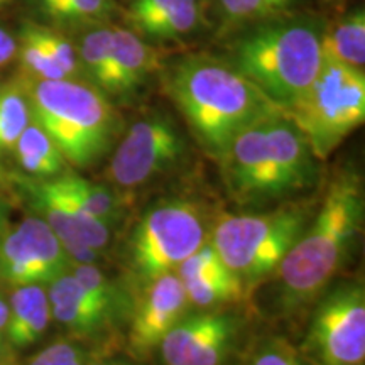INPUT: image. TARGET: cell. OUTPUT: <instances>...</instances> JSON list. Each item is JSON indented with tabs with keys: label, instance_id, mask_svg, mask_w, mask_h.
I'll list each match as a JSON object with an SVG mask.
<instances>
[{
	"label": "cell",
	"instance_id": "8",
	"mask_svg": "<svg viewBox=\"0 0 365 365\" xmlns=\"http://www.w3.org/2000/svg\"><path fill=\"white\" fill-rule=\"evenodd\" d=\"M213 222L200 203L173 198L150 207L127 242V264L140 287L168 272L207 244Z\"/></svg>",
	"mask_w": 365,
	"mask_h": 365
},
{
	"label": "cell",
	"instance_id": "4",
	"mask_svg": "<svg viewBox=\"0 0 365 365\" xmlns=\"http://www.w3.org/2000/svg\"><path fill=\"white\" fill-rule=\"evenodd\" d=\"M31 120L38 124L76 168H90L112 149L120 117L95 85L73 78L21 81Z\"/></svg>",
	"mask_w": 365,
	"mask_h": 365
},
{
	"label": "cell",
	"instance_id": "1",
	"mask_svg": "<svg viewBox=\"0 0 365 365\" xmlns=\"http://www.w3.org/2000/svg\"><path fill=\"white\" fill-rule=\"evenodd\" d=\"M362 222V180L355 171H341L328 182L317 217L274 271L286 312L293 313L325 293L349 261Z\"/></svg>",
	"mask_w": 365,
	"mask_h": 365
},
{
	"label": "cell",
	"instance_id": "15",
	"mask_svg": "<svg viewBox=\"0 0 365 365\" xmlns=\"http://www.w3.org/2000/svg\"><path fill=\"white\" fill-rule=\"evenodd\" d=\"M48 298L51 317L80 339L100 335L115 319L76 281L71 271L49 282Z\"/></svg>",
	"mask_w": 365,
	"mask_h": 365
},
{
	"label": "cell",
	"instance_id": "6",
	"mask_svg": "<svg viewBox=\"0 0 365 365\" xmlns=\"http://www.w3.org/2000/svg\"><path fill=\"white\" fill-rule=\"evenodd\" d=\"M308 222V212L298 207L223 213L213 222L210 242L247 294L255 284L272 276Z\"/></svg>",
	"mask_w": 365,
	"mask_h": 365
},
{
	"label": "cell",
	"instance_id": "35",
	"mask_svg": "<svg viewBox=\"0 0 365 365\" xmlns=\"http://www.w3.org/2000/svg\"><path fill=\"white\" fill-rule=\"evenodd\" d=\"M85 365H129L124 360H88Z\"/></svg>",
	"mask_w": 365,
	"mask_h": 365
},
{
	"label": "cell",
	"instance_id": "12",
	"mask_svg": "<svg viewBox=\"0 0 365 365\" xmlns=\"http://www.w3.org/2000/svg\"><path fill=\"white\" fill-rule=\"evenodd\" d=\"M71 267L61 242L41 217H27L0 237V279L14 287L49 284Z\"/></svg>",
	"mask_w": 365,
	"mask_h": 365
},
{
	"label": "cell",
	"instance_id": "9",
	"mask_svg": "<svg viewBox=\"0 0 365 365\" xmlns=\"http://www.w3.org/2000/svg\"><path fill=\"white\" fill-rule=\"evenodd\" d=\"M304 350L317 365H365V289L357 281L325 291Z\"/></svg>",
	"mask_w": 365,
	"mask_h": 365
},
{
	"label": "cell",
	"instance_id": "10",
	"mask_svg": "<svg viewBox=\"0 0 365 365\" xmlns=\"http://www.w3.org/2000/svg\"><path fill=\"white\" fill-rule=\"evenodd\" d=\"M186 140L168 115L137 120L113 150L105 170V181L113 190H137L181 163Z\"/></svg>",
	"mask_w": 365,
	"mask_h": 365
},
{
	"label": "cell",
	"instance_id": "20",
	"mask_svg": "<svg viewBox=\"0 0 365 365\" xmlns=\"http://www.w3.org/2000/svg\"><path fill=\"white\" fill-rule=\"evenodd\" d=\"M14 149L22 170L36 178H54L65 171L66 159L61 150L33 120L17 139Z\"/></svg>",
	"mask_w": 365,
	"mask_h": 365
},
{
	"label": "cell",
	"instance_id": "30",
	"mask_svg": "<svg viewBox=\"0 0 365 365\" xmlns=\"http://www.w3.org/2000/svg\"><path fill=\"white\" fill-rule=\"evenodd\" d=\"M247 365H304L289 341L281 336L264 339L255 346Z\"/></svg>",
	"mask_w": 365,
	"mask_h": 365
},
{
	"label": "cell",
	"instance_id": "19",
	"mask_svg": "<svg viewBox=\"0 0 365 365\" xmlns=\"http://www.w3.org/2000/svg\"><path fill=\"white\" fill-rule=\"evenodd\" d=\"M54 178H56L59 185H61L68 193L75 196L76 202H78L91 217L107 223L108 227L120 222L122 215H124L125 202L124 198L117 193V190H113L112 186L102 185V182H93L73 171L61 173V175Z\"/></svg>",
	"mask_w": 365,
	"mask_h": 365
},
{
	"label": "cell",
	"instance_id": "31",
	"mask_svg": "<svg viewBox=\"0 0 365 365\" xmlns=\"http://www.w3.org/2000/svg\"><path fill=\"white\" fill-rule=\"evenodd\" d=\"M90 360V352L81 345L70 341H58L46 346L27 365H85Z\"/></svg>",
	"mask_w": 365,
	"mask_h": 365
},
{
	"label": "cell",
	"instance_id": "27",
	"mask_svg": "<svg viewBox=\"0 0 365 365\" xmlns=\"http://www.w3.org/2000/svg\"><path fill=\"white\" fill-rule=\"evenodd\" d=\"M296 0H218L222 24L240 26L284 12Z\"/></svg>",
	"mask_w": 365,
	"mask_h": 365
},
{
	"label": "cell",
	"instance_id": "33",
	"mask_svg": "<svg viewBox=\"0 0 365 365\" xmlns=\"http://www.w3.org/2000/svg\"><path fill=\"white\" fill-rule=\"evenodd\" d=\"M7 319H9V304L0 298V349H2L4 340H6Z\"/></svg>",
	"mask_w": 365,
	"mask_h": 365
},
{
	"label": "cell",
	"instance_id": "26",
	"mask_svg": "<svg viewBox=\"0 0 365 365\" xmlns=\"http://www.w3.org/2000/svg\"><path fill=\"white\" fill-rule=\"evenodd\" d=\"M182 286H185L188 303L202 309L218 308L220 304L239 301L242 296H245L244 286L234 274L215 277V279L182 282Z\"/></svg>",
	"mask_w": 365,
	"mask_h": 365
},
{
	"label": "cell",
	"instance_id": "17",
	"mask_svg": "<svg viewBox=\"0 0 365 365\" xmlns=\"http://www.w3.org/2000/svg\"><path fill=\"white\" fill-rule=\"evenodd\" d=\"M156 68V53L130 29H112V93H134Z\"/></svg>",
	"mask_w": 365,
	"mask_h": 365
},
{
	"label": "cell",
	"instance_id": "13",
	"mask_svg": "<svg viewBox=\"0 0 365 365\" xmlns=\"http://www.w3.org/2000/svg\"><path fill=\"white\" fill-rule=\"evenodd\" d=\"M239 319L220 308L182 317L159 344L164 365H223L234 346Z\"/></svg>",
	"mask_w": 365,
	"mask_h": 365
},
{
	"label": "cell",
	"instance_id": "36",
	"mask_svg": "<svg viewBox=\"0 0 365 365\" xmlns=\"http://www.w3.org/2000/svg\"><path fill=\"white\" fill-rule=\"evenodd\" d=\"M4 180V171H2V168H0V181Z\"/></svg>",
	"mask_w": 365,
	"mask_h": 365
},
{
	"label": "cell",
	"instance_id": "21",
	"mask_svg": "<svg viewBox=\"0 0 365 365\" xmlns=\"http://www.w3.org/2000/svg\"><path fill=\"white\" fill-rule=\"evenodd\" d=\"M323 58L335 59L344 65L360 68L365 63V14L364 9L341 19L331 33H323Z\"/></svg>",
	"mask_w": 365,
	"mask_h": 365
},
{
	"label": "cell",
	"instance_id": "2",
	"mask_svg": "<svg viewBox=\"0 0 365 365\" xmlns=\"http://www.w3.org/2000/svg\"><path fill=\"white\" fill-rule=\"evenodd\" d=\"M166 90L191 134L217 161L239 132L284 112L232 63L212 58L178 63L168 75Z\"/></svg>",
	"mask_w": 365,
	"mask_h": 365
},
{
	"label": "cell",
	"instance_id": "28",
	"mask_svg": "<svg viewBox=\"0 0 365 365\" xmlns=\"http://www.w3.org/2000/svg\"><path fill=\"white\" fill-rule=\"evenodd\" d=\"M21 59L26 70L41 80H63L68 78L65 71L59 68L51 54L46 51V48L29 33L24 26L21 36Z\"/></svg>",
	"mask_w": 365,
	"mask_h": 365
},
{
	"label": "cell",
	"instance_id": "18",
	"mask_svg": "<svg viewBox=\"0 0 365 365\" xmlns=\"http://www.w3.org/2000/svg\"><path fill=\"white\" fill-rule=\"evenodd\" d=\"M51 319L48 291L43 284L19 286L11 296L6 340L14 349H27L34 345Z\"/></svg>",
	"mask_w": 365,
	"mask_h": 365
},
{
	"label": "cell",
	"instance_id": "34",
	"mask_svg": "<svg viewBox=\"0 0 365 365\" xmlns=\"http://www.w3.org/2000/svg\"><path fill=\"white\" fill-rule=\"evenodd\" d=\"M7 220H9L7 203L4 202V198L0 196V232H4L7 228Z\"/></svg>",
	"mask_w": 365,
	"mask_h": 365
},
{
	"label": "cell",
	"instance_id": "22",
	"mask_svg": "<svg viewBox=\"0 0 365 365\" xmlns=\"http://www.w3.org/2000/svg\"><path fill=\"white\" fill-rule=\"evenodd\" d=\"M80 65L90 76L91 85L112 93V29L98 27L83 36L80 46Z\"/></svg>",
	"mask_w": 365,
	"mask_h": 365
},
{
	"label": "cell",
	"instance_id": "7",
	"mask_svg": "<svg viewBox=\"0 0 365 365\" xmlns=\"http://www.w3.org/2000/svg\"><path fill=\"white\" fill-rule=\"evenodd\" d=\"M284 112L303 132L313 156L327 159L364 124V70L323 58L317 78Z\"/></svg>",
	"mask_w": 365,
	"mask_h": 365
},
{
	"label": "cell",
	"instance_id": "24",
	"mask_svg": "<svg viewBox=\"0 0 365 365\" xmlns=\"http://www.w3.org/2000/svg\"><path fill=\"white\" fill-rule=\"evenodd\" d=\"M29 124L31 110L21 81L4 86L0 90V149H14Z\"/></svg>",
	"mask_w": 365,
	"mask_h": 365
},
{
	"label": "cell",
	"instance_id": "29",
	"mask_svg": "<svg viewBox=\"0 0 365 365\" xmlns=\"http://www.w3.org/2000/svg\"><path fill=\"white\" fill-rule=\"evenodd\" d=\"M26 27L29 29V33L44 46L46 51L51 54L54 61H56L59 68L65 71L68 78H73V76L80 75L81 65H80L78 53H76V49L73 48L70 41L63 38V36L53 33V31L44 29V27H38L33 24H26Z\"/></svg>",
	"mask_w": 365,
	"mask_h": 365
},
{
	"label": "cell",
	"instance_id": "23",
	"mask_svg": "<svg viewBox=\"0 0 365 365\" xmlns=\"http://www.w3.org/2000/svg\"><path fill=\"white\" fill-rule=\"evenodd\" d=\"M41 11L61 24H102L115 11L113 0H38Z\"/></svg>",
	"mask_w": 365,
	"mask_h": 365
},
{
	"label": "cell",
	"instance_id": "25",
	"mask_svg": "<svg viewBox=\"0 0 365 365\" xmlns=\"http://www.w3.org/2000/svg\"><path fill=\"white\" fill-rule=\"evenodd\" d=\"M71 274L102 307L117 318L129 308L127 298L97 264H73Z\"/></svg>",
	"mask_w": 365,
	"mask_h": 365
},
{
	"label": "cell",
	"instance_id": "11",
	"mask_svg": "<svg viewBox=\"0 0 365 365\" xmlns=\"http://www.w3.org/2000/svg\"><path fill=\"white\" fill-rule=\"evenodd\" d=\"M14 181L29 196L31 207L48 223L73 264H97L110 242V227L91 217L56 178H22Z\"/></svg>",
	"mask_w": 365,
	"mask_h": 365
},
{
	"label": "cell",
	"instance_id": "3",
	"mask_svg": "<svg viewBox=\"0 0 365 365\" xmlns=\"http://www.w3.org/2000/svg\"><path fill=\"white\" fill-rule=\"evenodd\" d=\"M218 163L230 198L250 207L281 202L309 188L317 176V158L286 112L239 132Z\"/></svg>",
	"mask_w": 365,
	"mask_h": 365
},
{
	"label": "cell",
	"instance_id": "37",
	"mask_svg": "<svg viewBox=\"0 0 365 365\" xmlns=\"http://www.w3.org/2000/svg\"><path fill=\"white\" fill-rule=\"evenodd\" d=\"M4 2H7V0H0V4H4Z\"/></svg>",
	"mask_w": 365,
	"mask_h": 365
},
{
	"label": "cell",
	"instance_id": "32",
	"mask_svg": "<svg viewBox=\"0 0 365 365\" xmlns=\"http://www.w3.org/2000/svg\"><path fill=\"white\" fill-rule=\"evenodd\" d=\"M16 51H17L16 39H14L6 29L0 27V66L11 61Z\"/></svg>",
	"mask_w": 365,
	"mask_h": 365
},
{
	"label": "cell",
	"instance_id": "16",
	"mask_svg": "<svg viewBox=\"0 0 365 365\" xmlns=\"http://www.w3.org/2000/svg\"><path fill=\"white\" fill-rule=\"evenodd\" d=\"M135 34L175 39L193 33L200 22L198 0H134L127 12Z\"/></svg>",
	"mask_w": 365,
	"mask_h": 365
},
{
	"label": "cell",
	"instance_id": "5",
	"mask_svg": "<svg viewBox=\"0 0 365 365\" xmlns=\"http://www.w3.org/2000/svg\"><path fill=\"white\" fill-rule=\"evenodd\" d=\"M323 29L308 19L250 31L234 48V65L282 110L309 88L323 65Z\"/></svg>",
	"mask_w": 365,
	"mask_h": 365
},
{
	"label": "cell",
	"instance_id": "14",
	"mask_svg": "<svg viewBox=\"0 0 365 365\" xmlns=\"http://www.w3.org/2000/svg\"><path fill=\"white\" fill-rule=\"evenodd\" d=\"M190 307L185 286L176 272H168L143 286L132 312L129 346L144 357L159 346L168 331L185 317Z\"/></svg>",
	"mask_w": 365,
	"mask_h": 365
}]
</instances>
